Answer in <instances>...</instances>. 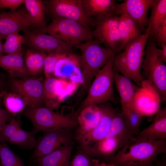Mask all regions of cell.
Wrapping results in <instances>:
<instances>
[{"instance_id": "6da1fadb", "label": "cell", "mask_w": 166, "mask_h": 166, "mask_svg": "<svg viewBox=\"0 0 166 166\" xmlns=\"http://www.w3.org/2000/svg\"><path fill=\"white\" fill-rule=\"evenodd\" d=\"M161 154H166V140H141L134 136L108 163L115 166H153Z\"/></svg>"}, {"instance_id": "7a4b0ae2", "label": "cell", "mask_w": 166, "mask_h": 166, "mask_svg": "<svg viewBox=\"0 0 166 166\" xmlns=\"http://www.w3.org/2000/svg\"><path fill=\"white\" fill-rule=\"evenodd\" d=\"M149 35L145 29L143 34L126 46L123 52L115 55L113 60V69L132 80L139 87L143 81L141 70Z\"/></svg>"}, {"instance_id": "3957f363", "label": "cell", "mask_w": 166, "mask_h": 166, "mask_svg": "<svg viewBox=\"0 0 166 166\" xmlns=\"http://www.w3.org/2000/svg\"><path fill=\"white\" fill-rule=\"evenodd\" d=\"M81 110L79 109L70 115H65L45 106L37 108L26 107L23 115L32 124L31 131L34 136L41 131L58 128L75 129L79 126L77 117Z\"/></svg>"}, {"instance_id": "277c9868", "label": "cell", "mask_w": 166, "mask_h": 166, "mask_svg": "<svg viewBox=\"0 0 166 166\" xmlns=\"http://www.w3.org/2000/svg\"><path fill=\"white\" fill-rule=\"evenodd\" d=\"M75 48L81 53L80 59L82 80L84 86L88 89L96 74L115 53L101 46L92 38Z\"/></svg>"}, {"instance_id": "5b68a950", "label": "cell", "mask_w": 166, "mask_h": 166, "mask_svg": "<svg viewBox=\"0 0 166 166\" xmlns=\"http://www.w3.org/2000/svg\"><path fill=\"white\" fill-rule=\"evenodd\" d=\"M143 61L141 76L143 81L148 83L158 95L161 101L166 98V65L158 56L157 44L149 37Z\"/></svg>"}, {"instance_id": "8992f818", "label": "cell", "mask_w": 166, "mask_h": 166, "mask_svg": "<svg viewBox=\"0 0 166 166\" xmlns=\"http://www.w3.org/2000/svg\"><path fill=\"white\" fill-rule=\"evenodd\" d=\"M115 53L95 75L89 88L87 95L81 106L83 108L108 102L115 103L113 92V70L112 61Z\"/></svg>"}, {"instance_id": "52a82bcc", "label": "cell", "mask_w": 166, "mask_h": 166, "mask_svg": "<svg viewBox=\"0 0 166 166\" xmlns=\"http://www.w3.org/2000/svg\"><path fill=\"white\" fill-rule=\"evenodd\" d=\"M43 33H47L69 48H73L92 38L91 30L71 20L52 18Z\"/></svg>"}, {"instance_id": "ba28073f", "label": "cell", "mask_w": 166, "mask_h": 166, "mask_svg": "<svg viewBox=\"0 0 166 166\" xmlns=\"http://www.w3.org/2000/svg\"><path fill=\"white\" fill-rule=\"evenodd\" d=\"M98 105L101 110V116L98 124L87 130H82L77 127L73 132L74 141L77 143V148L85 153L96 142L105 137L116 112L108 102Z\"/></svg>"}, {"instance_id": "9c48e42d", "label": "cell", "mask_w": 166, "mask_h": 166, "mask_svg": "<svg viewBox=\"0 0 166 166\" xmlns=\"http://www.w3.org/2000/svg\"><path fill=\"white\" fill-rule=\"evenodd\" d=\"M45 11L53 18L74 21L87 29L95 27V17L88 16L81 4V0H48L44 1Z\"/></svg>"}, {"instance_id": "30bf717a", "label": "cell", "mask_w": 166, "mask_h": 166, "mask_svg": "<svg viewBox=\"0 0 166 166\" xmlns=\"http://www.w3.org/2000/svg\"><path fill=\"white\" fill-rule=\"evenodd\" d=\"M42 77H30L24 78H10L8 82L11 92L21 96L26 107L37 108L44 107Z\"/></svg>"}, {"instance_id": "8fae6325", "label": "cell", "mask_w": 166, "mask_h": 166, "mask_svg": "<svg viewBox=\"0 0 166 166\" xmlns=\"http://www.w3.org/2000/svg\"><path fill=\"white\" fill-rule=\"evenodd\" d=\"M95 28L91 30L92 37L99 44L114 53L119 51L121 37L119 29V16H104L94 17Z\"/></svg>"}, {"instance_id": "7c38bea8", "label": "cell", "mask_w": 166, "mask_h": 166, "mask_svg": "<svg viewBox=\"0 0 166 166\" xmlns=\"http://www.w3.org/2000/svg\"><path fill=\"white\" fill-rule=\"evenodd\" d=\"M75 129L63 128L43 131L37 140L30 160L49 154L62 145L73 144Z\"/></svg>"}, {"instance_id": "4fadbf2b", "label": "cell", "mask_w": 166, "mask_h": 166, "mask_svg": "<svg viewBox=\"0 0 166 166\" xmlns=\"http://www.w3.org/2000/svg\"><path fill=\"white\" fill-rule=\"evenodd\" d=\"M21 121L14 117L0 129V143L7 142L24 149L34 148L37 140L31 132L26 131L21 127Z\"/></svg>"}, {"instance_id": "5bb4252c", "label": "cell", "mask_w": 166, "mask_h": 166, "mask_svg": "<svg viewBox=\"0 0 166 166\" xmlns=\"http://www.w3.org/2000/svg\"><path fill=\"white\" fill-rule=\"evenodd\" d=\"M23 32L24 44L29 49L48 54L60 49L69 52L72 51V49L46 33L32 32L27 29L24 30Z\"/></svg>"}, {"instance_id": "9a60e30c", "label": "cell", "mask_w": 166, "mask_h": 166, "mask_svg": "<svg viewBox=\"0 0 166 166\" xmlns=\"http://www.w3.org/2000/svg\"><path fill=\"white\" fill-rule=\"evenodd\" d=\"M132 139L121 136L105 137L96 142L85 153L101 162L107 163Z\"/></svg>"}, {"instance_id": "2e32d148", "label": "cell", "mask_w": 166, "mask_h": 166, "mask_svg": "<svg viewBox=\"0 0 166 166\" xmlns=\"http://www.w3.org/2000/svg\"><path fill=\"white\" fill-rule=\"evenodd\" d=\"M161 100L154 89L143 81L135 97L131 108L142 117L155 114L160 108Z\"/></svg>"}, {"instance_id": "e0dca14e", "label": "cell", "mask_w": 166, "mask_h": 166, "mask_svg": "<svg viewBox=\"0 0 166 166\" xmlns=\"http://www.w3.org/2000/svg\"><path fill=\"white\" fill-rule=\"evenodd\" d=\"M155 0H125L121 4H116L115 15H120L124 12L139 25L141 30L147 26L148 13Z\"/></svg>"}, {"instance_id": "ac0fdd59", "label": "cell", "mask_w": 166, "mask_h": 166, "mask_svg": "<svg viewBox=\"0 0 166 166\" xmlns=\"http://www.w3.org/2000/svg\"><path fill=\"white\" fill-rule=\"evenodd\" d=\"M26 10L20 9L0 13V34L2 39L9 34L32 27Z\"/></svg>"}, {"instance_id": "d6986e66", "label": "cell", "mask_w": 166, "mask_h": 166, "mask_svg": "<svg viewBox=\"0 0 166 166\" xmlns=\"http://www.w3.org/2000/svg\"><path fill=\"white\" fill-rule=\"evenodd\" d=\"M153 122L135 137L138 140H166V108L160 109Z\"/></svg>"}, {"instance_id": "ffe728a7", "label": "cell", "mask_w": 166, "mask_h": 166, "mask_svg": "<svg viewBox=\"0 0 166 166\" xmlns=\"http://www.w3.org/2000/svg\"><path fill=\"white\" fill-rule=\"evenodd\" d=\"M73 144L62 145L52 152L32 160L30 166H69Z\"/></svg>"}, {"instance_id": "44dd1931", "label": "cell", "mask_w": 166, "mask_h": 166, "mask_svg": "<svg viewBox=\"0 0 166 166\" xmlns=\"http://www.w3.org/2000/svg\"><path fill=\"white\" fill-rule=\"evenodd\" d=\"M22 51L0 56V67L7 71L10 78H24L30 76L25 68Z\"/></svg>"}, {"instance_id": "7402d4cb", "label": "cell", "mask_w": 166, "mask_h": 166, "mask_svg": "<svg viewBox=\"0 0 166 166\" xmlns=\"http://www.w3.org/2000/svg\"><path fill=\"white\" fill-rule=\"evenodd\" d=\"M113 80L120 97L121 106L131 107L140 87L133 83L128 78L114 70Z\"/></svg>"}, {"instance_id": "603a6c76", "label": "cell", "mask_w": 166, "mask_h": 166, "mask_svg": "<svg viewBox=\"0 0 166 166\" xmlns=\"http://www.w3.org/2000/svg\"><path fill=\"white\" fill-rule=\"evenodd\" d=\"M119 25L121 37L120 51L139 37L142 31L138 24L125 12L119 16Z\"/></svg>"}, {"instance_id": "cb8c5ba5", "label": "cell", "mask_w": 166, "mask_h": 166, "mask_svg": "<svg viewBox=\"0 0 166 166\" xmlns=\"http://www.w3.org/2000/svg\"><path fill=\"white\" fill-rule=\"evenodd\" d=\"M32 27L34 31L43 33L46 27L45 19V7L44 1L41 0H24Z\"/></svg>"}, {"instance_id": "d4e9b609", "label": "cell", "mask_w": 166, "mask_h": 166, "mask_svg": "<svg viewBox=\"0 0 166 166\" xmlns=\"http://www.w3.org/2000/svg\"><path fill=\"white\" fill-rule=\"evenodd\" d=\"M81 2L85 13L89 17L115 15V0H81Z\"/></svg>"}, {"instance_id": "484cf974", "label": "cell", "mask_w": 166, "mask_h": 166, "mask_svg": "<svg viewBox=\"0 0 166 166\" xmlns=\"http://www.w3.org/2000/svg\"><path fill=\"white\" fill-rule=\"evenodd\" d=\"M80 57L71 53L58 61L53 75L59 78L71 77L80 72Z\"/></svg>"}, {"instance_id": "4316f807", "label": "cell", "mask_w": 166, "mask_h": 166, "mask_svg": "<svg viewBox=\"0 0 166 166\" xmlns=\"http://www.w3.org/2000/svg\"><path fill=\"white\" fill-rule=\"evenodd\" d=\"M101 116V111L98 105L86 107L81 110L78 115V127L85 130L92 129L98 124Z\"/></svg>"}, {"instance_id": "83f0119b", "label": "cell", "mask_w": 166, "mask_h": 166, "mask_svg": "<svg viewBox=\"0 0 166 166\" xmlns=\"http://www.w3.org/2000/svg\"><path fill=\"white\" fill-rule=\"evenodd\" d=\"M151 8V14L148 18V27L146 29L149 32V37L154 39L158 28L166 19V0H155Z\"/></svg>"}, {"instance_id": "f1b7e54d", "label": "cell", "mask_w": 166, "mask_h": 166, "mask_svg": "<svg viewBox=\"0 0 166 166\" xmlns=\"http://www.w3.org/2000/svg\"><path fill=\"white\" fill-rule=\"evenodd\" d=\"M59 79L51 77L45 78L43 82V93L45 106L53 110L57 108L61 102L57 85Z\"/></svg>"}, {"instance_id": "f546056e", "label": "cell", "mask_w": 166, "mask_h": 166, "mask_svg": "<svg viewBox=\"0 0 166 166\" xmlns=\"http://www.w3.org/2000/svg\"><path fill=\"white\" fill-rule=\"evenodd\" d=\"M47 54L27 49L25 54L24 64L30 76L34 77L44 71V60Z\"/></svg>"}, {"instance_id": "4dcf8cb0", "label": "cell", "mask_w": 166, "mask_h": 166, "mask_svg": "<svg viewBox=\"0 0 166 166\" xmlns=\"http://www.w3.org/2000/svg\"><path fill=\"white\" fill-rule=\"evenodd\" d=\"M121 136L132 138L134 135L126 125L121 113L116 112L109 129L105 137Z\"/></svg>"}, {"instance_id": "1f68e13d", "label": "cell", "mask_w": 166, "mask_h": 166, "mask_svg": "<svg viewBox=\"0 0 166 166\" xmlns=\"http://www.w3.org/2000/svg\"><path fill=\"white\" fill-rule=\"evenodd\" d=\"M121 115L130 131L135 135L140 130V127L143 120L142 117L134 109L127 106H121Z\"/></svg>"}, {"instance_id": "d6a6232c", "label": "cell", "mask_w": 166, "mask_h": 166, "mask_svg": "<svg viewBox=\"0 0 166 166\" xmlns=\"http://www.w3.org/2000/svg\"><path fill=\"white\" fill-rule=\"evenodd\" d=\"M2 98L6 109L14 115L22 112L26 107L23 98L14 93L4 92Z\"/></svg>"}, {"instance_id": "836d02e7", "label": "cell", "mask_w": 166, "mask_h": 166, "mask_svg": "<svg viewBox=\"0 0 166 166\" xmlns=\"http://www.w3.org/2000/svg\"><path fill=\"white\" fill-rule=\"evenodd\" d=\"M0 166H25L23 160L4 142L0 143Z\"/></svg>"}, {"instance_id": "e575fe53", "label": "cell", "mask_w": 166, "mask_h": 166, "mask_svg": "<svg viewBox=\"0 0 166 166\" xmlns=\"http://www.w3.org/2000/svg\"><path fill=\"white\" fill-rule=\"evenodd\" d=\"M3 44V53L6 54L17 53L22 51V44L24 43L23 36L18 32L12 33L7 36Z\"/></svg>"}, {"instance_id": "d590c367", "label": "cell", "mask_w": 166, "mask_h": 166, "mask_svg": "<svg viewBox=\"0 0 166 166\" xmlns=\"http://www.w3.org/2000/svg\"><path fill=\"white\" fill-rule=\"evenodd\" d=\"M71 52L60 49L47 54L44 60L43 71L45 78L53 77L55 65L58 61Z\"/></svg>"}, {"instance_id": "8d00e7d4", "label": "cell", "mask_w": 166, "mask_h": 166, "mask_svg": "<svg viewBox=\"0 0 166 166\" xmlns=\"http://www.w3.org/2000/svg\"><path fill=\"white\" fill-rule=\"evenodd\" d=\"M99 161L98 160L91 158L77 148V153L70 161L69 166H95Z\"/></svg>"}, {"instance_id": "74e56055", "label": "cell", "mask_w": 166, "mask_h": 166, "mask_svg": "<svg viewBox=\"0 0 166 166\" xmlns=\"http://www.w3.org/2000/svg\"><path fill=\"white\" fill-rule=\"evenodd\" d=\"M157 44L161 47L166 44V19L161 24L157 29L154 37Z\"/></svg>"}, {"instance_id": "f35d334b", "label": "cell", "mask_w": 166, "mask_h": 166, "mask_svg": "<svg viewBox=\"0 0 166 166\" xmlns=\"http://www.w3.org/2000/svg\"><path fill=\"white\" fill-rule=\"evenodd\" d=\"M24 2V0H0V9L7 8L14 11Z\"/></svg>"}, {"instance_id": "ab89813d", "label": "cell", "mask_w": 166, "mask_h": 166, "mask_svg": "<svg viewBox=\"0 0 166 166\" xmlns=\"http://www.w3.org/2000/svg\"><path fill=\"white\" fill-rule=\"evenodd\" d=\"M6 109L0 106V123L3 125L9 122L14 117Z\"/></svg>"}, {"instance_id": "60d3db41", "label": "cell", "mask_w": 166, "mask_h": 166, "mask_svg": "<svg viewBox=\"0 0 166 166\" xmlns=\"http://www.w3.org/2000/svg\"><path fill=\"white\" fill-rule=\"evenodd\" d=\"M160 49L157 48L156 49L157 54L158 57L164 63H166V44L161 47Z\"/></svg>"}, {"instance_id": "b9f144b4", "label": "cell", "mask_w": 166, "mask_h": 166, "mask_svg": "<svg viewBox=\"0 0 166 166\" xmlns=\"http://www.w3.org/2000/svg\"><path fill=\"white\" fill-rule=\"evenodd\" d=\"M162 157L160 159H156L153 166H166V154H164Z\"/></svg>"}, {"instance_id": "7bdbcfd3", "label": "cell", "mask_w": 166, "mask_h": 166, "mask_svg": "<svg viewBox=\"0 0 166 166\" xmlns=\"http://www.w3.org/2000/svg\"><path fill=\"white\" fill-rule=\"evenodd\" d=\"M95 166H115L114 163H106L99 161Z\"/></svg>"}, {"instance_id": "ee69618b", "label": "cell", "mask_w": 166, "mask_h": 166, "mask_svg": "<svg viewBox=\"0 0 166 166\" xmlns=\"http://www.w3.org/2000/svg\"><path fill=\"white\" fill-rule=\"evenodd\" d=\"M6 83L2 78H0V91H4L2 90L6 85Z\"/></svg>"}, {"instance_id": "f6af8a7d", "label": "cell", "mask_w": 166, "mask_h": 166, "mask_svg": "<svg viewBox=\"0 0 166 166\" xmlns=\"http://www.w3.org/2000/svg\"><path fill=\"white\" fill-rule=\"evenodd\" d=\"M2 38L0 34V56L3 55V44L2 42Z\"/></svg>"}, {"instance_id": "bcb514c9", "label": "cell", "mask_w": 166, "mask_h": 166, "mask_svg": "<svg viewBox=\"0 0 166 166\" xmlns=\"http://www.w3.org/2000/svg\"><path fill=\"white\" fill-rule=\"evenodd\" d=\"M4 92L0 91V106L1 107L2 102V97Z\"/></svg>"}, {"instance_id": "7dc6e473", "label": "cell", "mask_w": 166, "mask_h": 166, "mask_svg": "<svg viewBox=\"0 0 166 166\" xmlns=\"http://www.w3.org/2000/svg\"><path fill=\"white\" fill-rule=\"evenodd\" d=\"M5 77V75L3 73H0V78H3Z\"/></svg>"}, {"instance_id": "c3c4849f", "label": "cell", "mask_w": 166, "mask_h": 166, "mask_svg": "<svg viewBox=\"0 0 166 166\" xmlns=\"http://www.w3.org/2000/svg\"><path fill=\"white\" fill-rule=\"evenodd\" d=\"M4 125L2 124L1 123H0V129L1 128V127H2V126H3Z\"/></svg>"}]
</instances>
